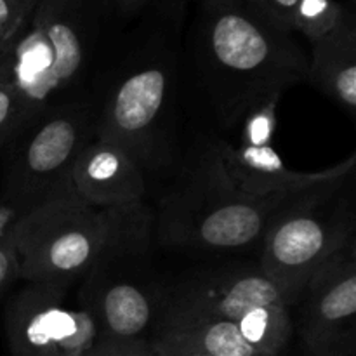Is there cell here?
<instances>
[{"label": "cell", "mask_w": 356, "mask_h": 356, "mask_svg": "<svg viewBox=\"0 0 356 356\" xmlns=\"http://www.w3.org/2000/svg\"><path fill=\"white\" fill-rule=\"evenodd\" d=\"M257 14L270 21L273 26L292 33V19L299 0H245Z\"/></svg>", "instance_id": "22"}, {"label": "cell", "mask_w": 356, "mask_h": 356, "mask_svg": "<svg viewBox=\"0 0 356 356\" xmlns=\"http://www.w3.org/2000/svg\"><path fill=\"white\" fill-rule=\"evenodd\" d=\"M68 289L30 284L9 301L3 315L10 356H86L101 339L96 318L72 308Z\"/></svg>", "instance_id": "7"}, {"label": "cell", "mask_w": 356, "mask_h": 356, "mask_svg": "<svg viewBox=\"0 0 356 356\" xmlns=\"http://www.w3.org/2000/svg\"><path fill=\"white\" fill-rule=\"evenodd\" d=\"M344 13L336 0H299L296 7L292 30L305 35L309 42H316L339 24Z\"/></svg>", "instance_id": "17"}, {"label": "cell", "mask_w": 356, "mask_h": 356, "mask_svg": "<svg viewBox=\"0 0 356 356\" xmlns=\"http://www.w3.org/2000/svg\"><path fill=\"white\" fill-rule=\"evenodd\" d=\"M96 110L82 99L54 104L0 149L2 214L14 221L49 202L79 197L72 172L82 149L96 138Z\"/></svg>", "instance_id": "3"}, {"label": "cell", "mask_w": 356, "mask_h": 356, "mask_svg": "<svg viewBox=\"0 0 356 356\" xmlns=\"http://www.w3.org/2000/svg\"><path fill=\"white\" fill-rule=\"evenodd\" d=\"M299 336L312 356H355L356 236L312 275L298 299Z\"/></svg>", "instance_id": "8"}, {"label": "cell", "mask_w": 356, "mask_h": 356, "mask_svg": "<svg viewBox=\"0 0 356 356\" xmlns=\"http://www.w3.org/2000/svg\"><path fill=\"white\" fill-rule=\"evenodd\" d=\"M31 7L21 0H0V40L10 42L31 14Z\"/></svg>", "instance_id": "24"}, {"label": "cell", "mask_w": 356, "mask_h": 356, "mask_svg": "<svg viewBox=\"0 0 356 356\" xmlns=\"http://www.w3.org/2000/svg\"><path fill=\"white\" fill-rule=\"evenodd\" d=\"M235 323L243 339L263 356H280L294 332L291 308L285 305L256 306Z\"/></svg>", "instance_id": "16"}, {"label": "cell", "mask_w": 356, "mask_h": 356, "mask_svg": "<svg viewBox=\"0 0 356 356\" xmlns=\"http://www.w3.org/2000/svg\"><path fill=\"white\" fill-rule=\"evenodd\" d=\"M82 305L96 318L103 339H148L156 318V298L148 284L134 275L89 271L83 278Z\"/></svg>", "instance_id": "11"}, {"label": "cell", "mask_w": 356, "mask_h": 356, "mask_svg": "<svg viewBox=\"0 0 356 356\" xmlns=\"http://www.w3.org/2000/svg\"><path fill=\"white\" fill-rule=\"evenodd\" d=\"M219 169L226 179L247 195L302 193L309 188L339 179L355 172L356 153L329 169L318 172H296L287 169L273 146H247L218 143L212 148Z\"/></svg>", "instance_id": "10"}, {"label": "cell", "mask_w": 356, "mask_h": 356, "mask_svg": "<svg viewBox=\"0 0 356 356\" xmlns=\"http://www.w3.org/2000/svg\"><path fill=\"white\" fill-rule=\"evenodd\" d=\"M280 99H270L250 108L240 120V145L247 146H273L277 131V106Z\"/></svg>", "instance_id": "19"}, {"label": "cell", "mask_w": 356, "mask_h": 356, "mask_svg": "<svg viewBox=\"0 0 356 356\" xmlns=\"http://www.w3.org/2000/svg\"><path fill=\"white\" fill-rule=\"evenodd\" d=\"M33 111L16 83L0 70V149L33 120Z\"/></svg>", "instance_id": "18"}, {"label": "cell", "mask_w": 356, "mask_h": 356, "mask_svg": "<svg viewBox=\"0 0 356 356\" xmlns=\"http://www.w3.org/2000/svg\"><path fill=\"white\" fill-rule=\"evenodd\" d=\"M21 2L26 3L28 7H31V9H35V7H37V3L40 2V0H21Z\"/></svg>", "instance_id": "27"}, {"label": "cell", "mask_w": 356, "mask_h": 356, "mask_svg": "<svg viewBox=\"0 0 356 356\" xmlns=\"http://www.w3.org/2000/svg\"><path fill=\"white\" fill-rule=\"evenodd\" d=\"M152 346L155 356H207L183 332L163 325L152 339Z\"/></svg>", "instance_id": "21"}, {"label": "cell", "mask_w": 356, "mask_h": 356, "mask_svg": "<svg viewBox=\"0 0 356 356\" xmlns=\"http://www.w3.org/2000/svg\"><path fill=\"white\" fill-rule=\"evenodd\" d=\"M296 195L259 197L236 190L209 149L183 186L163 202L160 238L205 250L247 249L263 242L275 212Z\"/></svg>", "instance_id": "5"}, {"label": "cell", "mask_w": 356, "mask_h": 356, "mask_svg": "<svg viewBox=\"0 0 356 356\" xmlns=\"http://www.w3.org/2000/svg\"><path fill=\"white\" fill-rule=\"evenodd\" d=\"M160 325L179 330L207 356H263L242 337L235 322L177 294Z\"/></svg>", "instance_id": "15"}, {"label": "cell", "mask_w": 356, "mask_h": 356, "mask_svg": "<svg viewBox=\"0 0 356 356\" xmlns=\"http://www.w3.org/2000/svg\"><path fill=\"white\" fill-rule=\"evenodd\" d=\"M7 47H9V42H3V40H0V66H2L3 59H6V54H7Z\"/></svg>", "instance_id": "26"}, {"label": "cell", "mask_w": 356, "mask_h": 356, "mask_svg": "<svg viewBox=\"0 0 356 356\" xmlns=\"http://www.w3.org/2000/svg\"><path fill=\"white\" fill-rule=\"evenodd\" d=\"M179 294L232 322H236L243 313L256 306L285 305L278 289L259 266L216 273L190 285Z\"/></svg>", "instance_id": "13"}, {"label": "cell", "mask_w": 356, "mask_h": 356, "mask_svg": "<svg viewBox=\"0 0 356 356\" xmlns=\"http://www.w3.org/2000/svg\"><path fill=\"white\" fill-rule=\"evenodd\" d=\"M13 219L0 212V296L19 278V259L10 232Z\"/></svg>", "instance_id": "20"}, {"label": "cell", "mask_w": 356, "mask_h": 356, "mask_svg": "<svg viewBox=\"0 0 356 356\" xmlns=\"http://www.w3.org/2000/svg\"><path fill=\"white\" fill-rule=\"evenodd\" d=\"M355 221L353 172L296 195L275 212L257 266L289 308L298 305L312 275L355 238Z\"/></svg>", "instance_id": "4"}, {"label": "cell", "mask_w": 356, "mask_h": 356, "mask_svg": "<svg viewBox=\"0 0 356 356\" xmlns=\"http://www.w3.org/2000/svg\"><path fill=\"white\" fill-rule=\"evenodd\" d=\"M197 47L204 82L232 125L250 108L280 99L308 80V58L292 33L273 26L245 0H205Z\"/></svg>", "instance_id": "1"}, {"label": "cell", "mask_w": 356, "mask_h": 356, "mask_svg": "<svg viewBox=\"0 0 356 356\" xmlns=\"http://www.w3.org/2000/svg\"><path fill=\"white\" fill-rule=\"evenodd\" d=\"M308 80L350 115L356 110V24L344 13L332 31L313 42Z\"/></svg>", "instance_id": "14"}, {"label": "cell", "mask_w": 356, "mask_h": 356, "mask_svg": "<svg viewBox=\"0 0 356 356\" xmlns=\"http://www.w3.org/2000/svg\"><path fill=\"white\" fill-rule=\"evenodd\" d=\"M141 211V204L97 209L73 197L49 202L14 219L10 232L19 278L28 284L70 289L87 277Z\"/></svg>", "instance_id": "2"}, {"label": "cell", "mask_w": 356, "mask_h": 356, "mask_svg": "<svg viewBox=\"0 0 356 356\" xmlns=\"http://www.w3.org/2000/svg\"><path fill=\"white\" fill-rule=\"evenodd\" d=\"M82 6V0H40L26 19L47 52L49 106L65 103L89 68L92 33Z\"/></svg>", "instance_id": "9"}, {"label": "cell", "mask_w": 356, "mask_h": 356, "mask_svg": "<svg viewBox=\"0 0 356 356\" xmlns=\"http://www.w3.org/2000/svg\"><path fill=\"white\" fill-rule=\"evenodd\" d=\"M146 2H148V0H117L118 6L125 10H138L141 9Z\"/></svg>", "instance_id": "25"}, {"label": "cell", "mask_w": 356, "mask_h": 356, "mask_svg": "<svg viewBox=\"0 0 356 356\" xmlns=\"http://www.w3.org/2000/svg\"><path fill=\"white\" fill-rule=\"evenodd\" d=\"M172 75L163 59H143L118 76L96 110V138L124 149L143 170L156 156Z\"/></svg>", "instance_id": "6"}, {"label": "cell", "mask_w": 356, "mask_h": 356, "mask_svg": "<svg viewBox=\"0 0 356 356\" xmlns=\"http://www.w3.org/2000/svg\"><path fill=\"white\" fill-rule=\"evenodd\" d=\"M86 356H155L152 339H103L101 337Z\"/></svg>", "instance_id": "23"}, {"label": "cell", "mask_w": 356, "mask_h": 356, "mask_svg": "<svg viewBox=\"0 0 356 356\" xmlns=\"http://www.w3.org/2000/svg\"><path fill=\"white\" fill-rule=\"evenodd\" d=\"M76 195L97 209H129L146 195V176L129 153L94 138L76 159L72 172Z\"/></svg>", "instance_id": "12"}]
</instances>
